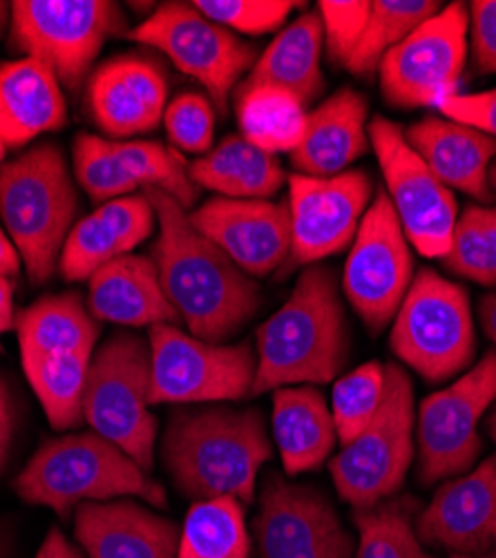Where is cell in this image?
Listing matches in <instances>:
<instances>
[{
  "instance_id": "cell-1",
  "label": "cell",
  "mask_w": 496,
  "mask_h": 558,
  "mask_svg": "<svg viewBox=\"0 0 496 558\" xmlns=\"http://www.w3.org/2000/svg\"><path fill=\"white\" fill-rule=\"evenodd\" d=\"M144 197L159 221L153 262L170 306L197 340L217 344L231 338L259 308L257 284L172 197L157 189H144Z\"/></svg>"
},
{
  "instance_id": "cell-2",
  "label": "cell",
  "mask_w": 496,
  "mask_h": 558,
  "mask_svg": "<svg viewBox=\"0 0 496 558\" xmlns=\"http://www.w3.org/2000/svg\"><path fill=\"white\" fill-rule=\"evenodd\" d=\"M274 456L257 409H197L170 415L161 458L179 494L193 502L235 498L255 502L257 474Z\"/></svg>"
},
{
  "instance_id": "cell-3",
  "label": "cell",
  "mask_w": 496,
  "mask_h": 558,
  "mask_svg": "<svg viewBox=\"0 0 496 558\" xmlns=\"http://www.w3.org/2000/svg\"><path fill=\"white\" fill-rule=\"evenodd\" d=\"M347 357V319L334 270L311 266L298 277L285 306L257 329V371L251 396L300 383H334Z\"/></svg>"
},
{
  "instance_id": "cell-4",
  "label": "cell",
  "mask_w": 496,
  "mask_h": 558,
  "mask_svg": "<svg viewBox=\"0 0 496 558\" xmlns=\"http://www.w3.org/2000/svg\"><path fill=\"white\" fill-rule=\"evenodd\" d=\"M29 505L68 517L81 502H104L137 496L166 507V489L155 483L123 449L99 434H70L45 442L14 481Z\"/></svg>"
},
{
  "instance_id": "cell-5",
  "label": "cell",
  "mask_w": 496,
  "mask_h": 558,
  "mask_svg": "<svg viewBox=\"0 0 496 558\" xmlns=\"http://www.w3.org/2000/svg\"><path fill=\"white\" fill-rule=\"evenodd\" d=\"M76 215L65 159L52 144L0 166V219L27 266L32 284L50 279Z\"/></svg>"
},
{
  "instance_id": "cell-6",
  "label": "cell",
  "mask_w": 496,
  "mask_h": 558,
  "mask_svg": "<svg viewBox=\"0 0 496 558\" xmlns=\"http://www.w3.org/2000/svg\"><path fill=\"white\" fill-rule=\"evenodd\" d=\"M150 344L114 333L93 355L83 415L95 434L123 449L148 474L155 464L157 417L148 409Z\"/></svg>"
},
{
  "instance_id": "cell-7",
  "label": "cell",
  "mask_w": 496,
  "mask_h": 558,
  "mask_svg": "<svg viewBox=\"0 0 496 558\" xmlns=\"http://www.w3.org/2000/svg\"><path fill=\"white\" fill-rule=\"evenodd\" d=\"M414 421L412 380L398 364H387L385 393L374 421L329 462L342 500L367 509L402 487L414 458Z\"/></svg>"
},
{
  "instance_id": "cell-8",
  "label": "cell",
  "mask_w": 496,
  "mask_h": 558,
  "mask_svg": "<svg viewBox=\"0 0 496 558\" xmlns=\"http://www.w3.org/2000/svg\"><path fill=\"white\" fill-rule=\"evenodd\" d=\"M391 349L430 383L457 376L474 357V327L465 289L423 268L394 317Z\"/></svg>"
},
{
  "instance_id": "cell-9",
  "label": "cell",
  "mask_w": 496,
  "mask_h": 558,
  "mask_svg": "<svg viewBox=\"0 0 496 558\" xmlns=\"http://www.w3.org/2000/svg\"><path fill=\"white\" fill-rule=\"evenodd\" d=\"M12 48L48 65L59 83L76 89L104 43L125 29L106 0H19L12 3Z\"/></svg>"
},
{
  "instance_id": "cell-10",
  "label": "cell",
  "mask_w": 496,
  "mask_h": 558,
  "mask_svg": "<svg viewBox=\"0 0 496 558\" xmlns=\"http://www.w3.org/2000/svg\"><path fill=\"white\" fill-rule=\"evenodd\" d=\"M257 353L249 342L208 344L186 336L174 324L150 327L148 404L217 402L251 396Z\"/></svg>"
},
{
  "instance_id": "cell-11",
  "label": "cell",
  "mask_w": 496,
  "mask_h": 558,
  "mask_svg": "<svg viewBox=\"0 0 496 558\" xmlns=\"http://www.w3.org/2000/svg\"><path fill=\"white\" fill-rule=\"evenodd\" d=\"M468 8L452 3L389 50L378 65L385 101L396 108H438L455 97L468 57Z\"/></svg>"
},
{
  "instance_id": "cell-12",
  "label": "cell",
  "mask_w": 496,
  "mask_h": 558,
  "mask_svg": "<svg viewBox=\"0 0 496 558\" xmlns=\"http://www.w3.org/2000/svg\"><path fill=\"white\" fill-rule=\"evenodd\" d=\"M370 138L400 228L423 257H445L457 226V199L414 153L398 123L374 117Z\"/></svg>"
},
{
  "instance_id": "cell-13",
  "label": "cell",
  "mask_w": 496,
  "mask_h": 558,
  "mask_svg": "<svg viewBox=\"0 0 496 558\" xmlns=\"http://www.w3.org/2000/svg\"><path fill=\"white\" fill-rule=\"evenodd\" d=\"M496 400V351L419 409V478L423 485L468 472L483 442L479 423Z\"/></svg>"
},
{
  "instance_id": "cell-14",
  "label": "cell",
  "mask_w": 496,
  "mask_h": 558,
  "mask_svg": "<svg viewBox=\"0 0 496 558\" xmlns=\"http://www.w3.org/2000/svg\"><path fill=\"white\" fill-rule=\"evenodd\" d=\"M130 38L161 50L179 70L197 78L219 112L238 78L255 63L257 50L231 29L206 19L195 5L166 3L130 32Z\"/></svg>"
},
{
  "instance_id": "cell-15",
  "label": "cell",
  "mask_w": 496,
  "mask_h": 558,
  "mask_svg": "<svg viewBox=\"0 0 496 558\" xmlns=\"http://www.w3.org/2000/svg\"><path fill=\"white\" fill-rule=\"evenodd\" d=\"M412 284V255L385 193L367 208L344 264L342 289L355 313L378 333L396 317Z\"/></svg>"
},
{
  "instance_id": "cell-16",
  "label": "cell",
  "mask_w": 496,
  "mask_h": 558,
  "mask_svg": "<svg viewBox=\"0 0 496 558\" xmlns=\"http://www.w3.org/2000/svg\"><path fill=\"white\" fill-rule=\"evenodd\" d=\"M259 558H353L355 547L329 498L270 474L253 521Z\"/></svg>"
},
{
  "instance_id": "cell-17",
  "label": "cell",
  "mask_w": 496,
  "mask_h": 558,
  "mask_svg": "<svg viewBox=\"0 0 496 558\" xmlns=\"http://www.w3.org/2000/svg\"><path fill=\"white\" fill-rule=\"evenodd\" d=\"M372 197V179L363 170L336 177H289L291 255L295 264H315L344 251L360 228Z\"/></svg>"
},
{
  "instance_id": "cell-18",
  "label": "cell",
  "mask_w": 496,
  "mask_h": 558,
  "mask_svg": "<svg viewBox=\"0 0 496 558\" xmlns=\"http://www.w3.org/2000/svg\"><path fill=\"white\" fill-rule=\"evenodd\" d=\"M189 217L202 235L246 275H270L291 251L289 206L266 199L213 197Z\"/></svg>"
},
{
  "instance_id": "cell-19",
  "label": "cell",
  "mask_w": 496,
  "mask_h": 558,
  "mask_svg": "<svg viewBox=\"0 0 496 558\" xmlns=\"http://www.w3.org/2000/svg\"><path fill=\"white\" fill-rule=\"evenodd\" d=\"M414 527L423 543L455 554L496 549V453L468 476L445 483Z\"/></svg>"
},
{
  "instance_id": "cell-20",
  "label": "cell",
  "mask_w": 496,
  "mask_h": 558,
  "mask_svg": "<svg viewBox=\"0 0 496 558\" xmlns=\"http://www.w3.org/2000/svg\"><path fill=\"white\" fill-rule=\"evenodd\" d=\"M164 70L144 57L106 61L87 83V104L99 128L125 138L150 132L166 114Z\"/></svg>"
},
{
  "instance_id": "cell-21",
  "label": "cell",
  "mask_w": 496,
  "mask_h": 558,
  "mask_svg": "<svg viewBox=\"0 0 496 558\" xmlns=\"http://www.w3.org/2000/svg\"><path fill=\"white\" fill-rule=\"evenodd\" d=\"M74 534L87 558H177L172 521L132 500L81 502Z\"/></svg>"
},
{
  "instance_id": "cell-22",
  "label": "cell",
  "mask_w": 496,
  "mask_h": 558,
  "mask_svg": "<svg viewBox=\"0 0 496 558\" xmlns=\"http://www.w3.org/2000/svg\"><path fill=\"white\" fill-rule=\"evenodd\" d=\"M404 138L447 189L463 191L481 204L494 199L489 163L496 157V138L465 123L436 117L410 125Z\"/></svg>"
},
{
  "instance_id": "cell-23",
  "label": "cell",
  "mask_w": 496,
  "mask_h": 558,
  "mask_svg": "<svg viewBox=\"0 0 496 558\" xmlns=\"http://www.w3.org/2000/svg\"><path fill=\"white\" fill-rule=\"evenodd\" d=\"M155 219L144 195L101 204L70 230L59 259L63 277L68 282H83L108 262L128 255L150 235Z\"/></svg>"
},
{
  "instance_id": "cell-24",
  "label": "cell",
  "mask_w": 496,
  "mask_h": 558,
  "mask_svg": "<svg viewBox=\"0 0 496 558\" xmlns=\"http://www.w3.org/2000/svg\"><path fill=\"white\" fill-rule=\"evenodd\" d=\"M367 150V99L355 89H340L306 114L300 146L291 153L298 174L336 177Z\"/></svg>"
},
{
  "instance_id": "cell-25",
  "label": "cell",
  "mask_w": 496,
  "mask_h": 558,
  "mask_svg": "<svg viewBox=\"0 0 496 558\" xmlns=\"http://www.w3.org/2000/svg\"><path fill=\"white\" fill-rule=\"evenodd\" d=\"M89 313L121 327H155L179 319L150 257L121 255L89 277Z\"/></svg>"
},
{
  "instance_id": "cell-26",
  "label": "cell",
  "mask_w": 496,
  "mask_h": 558,
  "mask_svg": "<svg viewBox=\"0 0 496 558\" xmlns=\"http://www.w3.org/2000/svg\"><path fill=\"white\" fill-rule=\"evenodd\" d=\"M65 123V99L55 72L34 59L0 65V138L23 148L34 136Z\"/></svg>"
},
{
  "instance_id": "cell-27",
  "label": "cell",
  "mask_w": 496,
  "mask_h": 558,
  "mask_svg": "<svg viewBox=\"0 0 496 558\" xmlns=\"http://www.w3.org/2000/svg\"><path fill=\"white\" fill-rule=\"evenodd\" d=\"M274 438L289 476L320 468L338 440L325 396L311 387L278 389L274 396Z\"/></svg>"
},
{
  "instance_id": "cell-28",
  "label": "cell",
  "mask_w": 496,
  "mask_h": 558,
  "mask_svg": "<svg viewBox=\"0 0 496 558\" xmlns=\"http://www.w3.org/2000/svg\"><path fill=\"white\" fill-rule=\"evenodd\" d=\"M323 21L318 12H306L285 27L266 52L255 61L246 85H274L291 92L302 104H311L323 87L320 50Z\"/></svg>"
},
{
  "instance_id": "cell-29",
  "label": "cell",
  "mask_w": 496,
  "mask_h": 558,
  "mask_svg": "<svg viewBox=\"0 0 496 558\" xmlns=\"http://www.w3.org/2000/svg\"><path fill=\"white\" fill-rule=\"evenodd\" d=\"M23 360L57 353H93L99 324L78 293L43 298L16 315Z\"/></svg>"
},
{
  "instance_id": "cell-30",
  "label": "cell",
  "mask_w": 496,
  "mask_h": 558,
  "mask_svg": "<svg viewBox=\"0 0 496 558\" xmlns=\"http://www.w3.org/2000/svg\"><path fill=\"white\" fill-rule=\"evenodd\" d=\"M189 177L202 189L229 199H266L280 191L285 172L280 161L249 144L244 136H229L189 166Z\"/></svg>"
},
{
  "instance_id": "cell-31",
  "label": "cell",
  "mask_w": 496,
  "mask_h": 558,
  "mask_svg": "<svg viewBox=\"0 0 496 558\" xmlns=\"http://www.w3.org/2000/svg\"><path fill=\"white\" fill-rule=\"evenodd\" d=\"M235 112L246 142L268 155L293 153L304 136V106L287 89L242 83Z\"/></svg>"
},
{
  "instance_id": "cell-32",
  "label": "cell",
  "mask_w": 496,
  "mask_h": 558,
  "mask_svg": "<svg viewBox=\"0 0 496 558\" xmlns=\"http://www.w3.org/2000/svg\"><path fill=\"white\" fill-rule=\"evenodd\" d=\"M244 505L235 498L193 502L179 530L177 558H249Z\"/></svg>"
},
{
  "instance_id": "cell-33",
  "label": "cell",
  "mask_w": 496,
  "mask_h": 558,
  "mask_svg": "<svg viewBox=\"0 0 496 558\" xmlns=\"http://www.w3.org/2000/svg\"><path fill=\"white\" fill-rule=\"evenodd\" d=\"M89 362L93 353H57L23 360L25 376L50 425L59 432L74 429L85 421L83 400Z\"/></svg>"
},
{
  "instance_id": "cell-34",
  "label": "cell",
  "mask_w": 496,
  "mask_h": 558,
  "mask_svg": "<svg viewBox=\"0 0 496 558\" xmlns=\"http://www.w3.org/2000/svg\"><path fill=\"white\" fill-rule=\"evenodd\" d=\"M438 10L440 3H425V0H376L372 3L365 34L344 68L360 76L372 74L389 50Z\"/></svg>"
},
{
  "instance_id": "cell-35",
  "label": "cell",
  "mask_w": 496,
  "mask_h": 558,
  "mask_svg": "<svg viewBox=\"0 0 496 558\" xmlns=\"http://www.w3.org/2000/svg\"><path fill=\"white\" fill-rule=\"evenodd\" d=\"M358 527L355 558H434L410 519L408 500H383L367 509H355Z\"/></svg>"
},
{
  "instance_id": "cell-36",
  "label": "cell",
  "mask_w": 496,
  "mask_h": 558,
  "mask_svg": "<svg viewBox=\"0 0 496 558\" xmlns=\"http://www.w3.org/2000/svg\"><path fill=\"white\" fill-rule=\"evenodd\" d=\"M110 148L137 185L166 193L184 210L195 204L197 185L189 177V166L174 150L155 142H110Z\"/></svg>"
},
{
  "instance_id": "cell-37",
  "label": "cell",
  "mask_w": 496,
  "mask_h": 558,
  "mask_svg": "<svg viewBox=\"0 0 496 558\" xmlns=\"http://www.w3.org/2000/svg\"><path fill=\"white\" fill-rule=\"evenodd\" d=\"M445 266L483 287H496V206H468L457 219Z\"/></svg>"
},
{
  "instance_id": "cell-38",
  "label": "cell",
  "mask_w": 496,
  "mask_h": 558,
  "mask_svg": "<svg viewBox=\"0 0 496 558\" xmlns=\"http://www.w3.org/2000/svg\"><path fill=\"white\" fill-rule=\"evenodd\" d=\"M385 393V366L367 362L351 374L340 378L331 396V415L338 442L344 447L363 434L383 402Z\"/></svg>"
},
{
  "instance_id": "cell-39",
  "label": "cell",
  "mask_w": 496,
  "mask_h": 558,
  "mask_svg": "<svg viewBox=\"0 0 496 558\" xmlns=\"http://www.w3.org/2000/svg\"><path fill=\"white\" fill-rule=\"evenodd\" d=\"M74 170L83 191L95 202L121 199L137 189V183L121 168L110 142L95 134H78L74 142Z\"/></svg>"
},
{
  "instance_id": "cell-40",
  "label": "cell",
  "mask_w": 496,
  "mask_h": 558,
  "mask_svg": "<svg viewBox=\"0 0 496 558\" xmlns=\"http://www.w3.org/2000/svg\"><path fill=\"white\" fill-rule=\"evenodd\" d=\"M213 23L244 34H266L285 25L300 3L285 0H197L193 3Z\"/></svg>"
},
{
  "instance_id": "cell-41",
  "label": "cell",
  "mask_w": 496,
  "mask_h": 558,
  "mask_svg": "<svg viewBox=\"0 0 496 558\" xmlns=\"http://www.w3.org/2000/svg\"><path fill=\"white\" fill-rule=\"evenodd\" d=\"M170 142L184 153L204 155L213 146L215 136V110L210 101L197 92L172 99L164 114Z\"/></svg>"
},
{
  "instance_id": "cell-42",
  "label": "cell",
  "mask_w": 496,
  "mask_h": 558,
  "mask_svg": "<svg viewBox=\"0 0 496 558\" xmlns=\"http://www.w3.org/2000/svg\"><path fill=\"white\" fill-rule=\"evenodd\" d=\"M318 14L323 21V32L327 40V50L334 63L347 65L360 38L365 34L372 3L355 0V3H336V0H323L318 3Z\"/></svg>"
},
{
  "instance_id": "cell-43",
  "label": "cell",
  "mask_w": 496,
  "mask_h": 558,
  "mask_svg": "<svg viewBox=\"0 0 496 558\" xmlns=\"http://www.w3.org/2000/svg\"><path fill=\"white\" fill-rule=\"evenodd\" d=\"M438 110L449 121L465 123L496 138V87L479 95H455L445 99Z\"/></svg>"
},
{
  "instance_id": "cell-44",
  "label": "cell",
  "mask_w": 496,
  "mask_h": 558,
  "mask_svg": "<svg viewBox=\"0 0 496 558\" xmlns=\"http://www.w3.org/2000/svg\"><path fill=\"white\" fill-rule=\"evenodd\" d=\"M472 16V50L476 68L485 74L496 72V0H474Z\"/></svg>"
},
{
  "instance_id": "cell-45",
  "label": "cell",
  "mask_w": 496,
  "mask_h": 558,
  "mask_svg": "<svg viewBox=\"0 0 496 558\" xmlns=\"http://www.w3.org/2000/svg\"><path fill=\"white\" fill-rule=\"evenodd\" d=\"M36 558H83L81 551L65 538V534L59 527H52L45 536Z\"/></svg>"
},
{
  "instance_id": "cell-46",
  "label": "cell",
  "mask_w": 496,
  "mask_h": 558,
  "mask_svg": "<svg viewBox=\"0 0 496 558\" xmlns=\"http://www.w3.org/2000/svg\"><path fill=\"white\" fill-rule=\"evenodd\" d=\"M12 440V409H10V393L5 383L0 380V470H3L8 449Z\"/></svg>"
},
{
  "instance_id": "cell-47",
  "label": "cell",
  "mask_w": 496,
  "mask_h": 558,
  "mask_svg": "<svg viewBox=\"0 0 496 558\" xmlns=\"http://www.w3.org/2000/svg\"><path fill=\"white\" fill-rule=\"evenodd\" d=\"M16 315L12 302V282L8 277L0 275V351H3V336L14 331Z\"/></svg>"
},
{
  "instance_id": "cell-48",
  "label": "cell",
  "mask_w": 496,
  "mask_h": 558,
  "mask_svg": "<svg viewBox=\"0 0 496 558\" xmlns=\"http://www.w3.org/2000/svg\"><path fill=\"white\" fill-rule=\"evenodd\" d=\"M21 270V255L12 240L5 235L3 228H0V275L3 277H14Z\"/></svg>"
},
{
  "instance_id": "cell-49",
  "label": "cell",
  "mask_w": 496,
  "mask_h": 558,
  "mask_svg": "<svg viewBox=\"0 0 496 558\" xmlns=\"http://www.w3.org/2000/svg\"><path fill=\"white\" fill-rule=\"evenodd\" d=\"M481 319H483V329H485L487 338L496 347V291L483 298V302H481Z\"/></svg>"
},
{
  "instance_id": "cell-50",
  "label": "cell",
  "mask_w": 496,
  "mask_h": 558,
  "mask_svg": "<svg viewBox=\"0 0 496 558\" xmlns=\"http://www.w3.org/2000/svg\"><path fill=\"white\" fill-rule=\"evenodd\" d=\"M452 558H496V549H489L485 554H455Z\"/></svg>"
},
{
  "instance_id": "cell-51",
  "label": "cell",
  "mask_w": 496,
  "mask_h": 558,
  "mask_svg": "<svg viewBox=\"0 0 496 558\" xmlns=\"http://www.w3.org/2000/svg\"><path fill=\"white\" fill-rule=\"evenodd\" d=\"M487 432H489L492 440L496 442V411L489 415V421H487Z\"/></svg>"
},
{
  "instance_id": "cell-52",
  "label": "cell",
  "mask_w": 496,
  "mask_h": 558,
  "mask_svg": "<svg viewBox=\"0 0 496 558\" xmlns=\"http://www.w3.org/2000/svg\"><path fill=\"white\" fill-rule=\"evenodd\" d=\"M5 21H8V5L0 3V29H3Z\"/></svg>"
},
{
  "instance_id": "cell-53",
  "label": "cell",
  "mask_w": 496,
  "mask_h": 558,
  "mask_svg": "<svg viewBox=\"0 0 496 558\" xmlns=\"http://www.w3.org/2000/svg\"><path fill=\"white\" fill-rule=\"evenodd\" d=\"M489 185H494V189H496V166L489 168Z\"/></svg>"
},
{
  "instance_id": "cell-54",
  "label": "cell",
  "mask_w": 496,
  "mask_h": 558,
  "mask_svg": "<svg viewBox=\"0 0 496 558\" xmlns=\"http://www.w3.org/2000/svg\"><path fill=\"white\" fill-rule=\"evenodd\" d=\"M5 144H3V138H0V161H3V157H5Z\"/></svg>"
},
{
  "instance_id": "cell-55",
  "label": "cell",
  "mask_w": 496,
  "mask_h": 558,
  "mask_svg": "<svg viewBox=\"0 0 496 558\" xmlns=\"http://www.w3.org/2000/svg\"><path fill=\"white\" fill-rule=\"evenodd\" d=\"M0 558H5V543L0 538Z\"/></svg>"
}]
</instances>
